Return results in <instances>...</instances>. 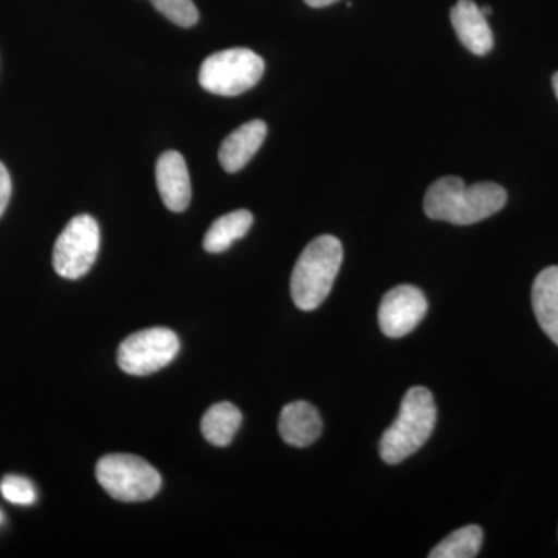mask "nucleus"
Masks as SVG:
<instances>
[{
    "instance_id": "nucleus-22",
    "label": "nucleus",
    "mask_w": 558,
    "mask_h": 558,
    "mask_svg": "<svg viewBox=\"0 0 558 558\" xmlns=\"http://www.w3.org/2000/svg\"><path fill=\"white\" fill-rule=\"evenodd\" d=\"M481 11H483L484 16H488V14L492 13L490 7H484V9H481Z\"/></svg>"
},
{
    "instance_id": "nucleus-20",
    "label": "nucleus",
    "mask_w": 558,
    "mask_h": 558,
    "mask_svg": "<svg viewBox=\"0 0 558 558\" xmlns=\"http://www.w3.org/2000/svg\"><path fill=\"white\" fill-rule=\"evenodd\" d=\"M310 7L314 9H322V7L332 5V3L339 2V0H304Z\"/></svg>"
},
{
    "instance_id": "nucleus-16",
    "label": "nucleus",
    "mask_w": 558,
    "mask_h": 558,
    "mask_svg": "<svg viewBox=\"0 0 558 558\" xmlns=\"http://www.w3.org/2000/svg\"><path fill=\"white\" fill-rule=\"evenodd\" d=\"M483 529L470 524L451 532L428 554L429 558H473L478 556L483 546Z\"/></svg>"
},
{
    "instance_id": "nucleus-11",
    "label": "nucleus",
    "mask_w": 558,
    "mask_h": 558,
    "mask_svg": "<svg viewBox=\"0 0 558 558\" xmlns=\"http://www.w3.org/2000/svg\"><path fill=\"white\" fill-rule=\"evenodd\" d=\"M323 432V421L318 410L310 402L299 400L289 403L279 416V435L289 446H311L319 438Z\"/></svg>"
},
{
    "instance_id": "nucleus-1",
    "label": "nucleus",
    "mask_w": 558,
    "mask_h": 558,
    "mask_svg": "<svg viewBox=\"0 0 558 558\" xmlns=\"http://www.w3.org/2000/svg\"><path fill=\"white\" fill-rule=\"evenodd\" d=\"M506 202L508 193L498 183L480 182L468 186L464 180L449 175L429 186L424 209L429 219L453 226H472L497 215Z\"/></svg>"
},
{
    "instance_id": "nucleus-13",
    "label": "nucleus",
    "mask_w": 558,
    "mask_h": 558,
    "mask_svg": "<svg viewBox=\"0 0 558 558\" xmlns=\"http://www.w3.org/2000/svg\"><path fill=\"white\" fill-rule=\"evenodd\" d=\"M532 307L543 332L558 347V266L539 271L535 278Z\"/></svg>"
},
{
    "instance_id": "nucleus-10",
    "label": "nucleus",
    "mask_w": 558,
    "mask_h": 558,
    "mask_svg": "<svg viewBox=\"0 0 558 558\" xmlns=\"http://www.w3.org/2000/svg\"><path fill=\"white\" fill-rule=\"evenodd\" d=\"M451 24L459 40L472 53L484 57L494 49V35L488 27L486 16L473 0H458L451 9Z\"/></svg>"
},
{
    "instance_id": "nucleus-4",
    "label": "nucleus",
    "mask_w": 558,
    "mask_h": 558,
    "mask_svg": "<svg viewBox=\"0 0 558 558\" xmlns=\"http://www.w3.org/2000/svg\"><path fill=\"white\" fill-rule=\"evenodd\" d=\"M97 480L110 497L123 502L146 501L156 497L161 487L160 473L149 462L126 453L101 458Z\"/></svg>"
},
{
    "instance_id": "nucleus-15",
    "label": "nucleus",
    "mask_w": 558,
    "mask_h": 558,
    "mask_svg": "<svg viewBox=\"0 0 558 558\" xmlns=\"http://www.w3.org/2000/svg\"><path fill=\"white\" fill-rule=\"evenodd\" d=\"M242 424V413L238 407L230 402H220L202 417V435L209 444L216 447H226L231 444Z\"/></svg>"
},
{
    "instance_id": "nucleus-17",
    "label": "nucleus",
    "mask_w": 558,
    "mask_h": 558,
    "mask_svg": "<svg viewBox=\"0 0 558 558\" xmlns=\"http://www.w3.org/2000/svg\"><path fill=\"white\" fill-rule=\"evenodd\" d=\"M150 3L179 27L190 28L199 21V10L193 0H150Z\"/></svg>"
},
{
    "instance_id": "nucleus-9",
    "label": "nucleus",
    "mask_w": 558,
    "mask_h": 558,
    "mask_svg": "<svg viewBox=\"0 0 558 558\" xmlns=\"http://www.w3.org/2000/svg\"><path fill=\"white\" fill-rule=\"evenodd\" d=\"M157 189L168 209L182 213L191 202V180L186 161L178 150L161 154L156 168Z\"/></svg>"
},
{
    "instance_id": "nucleus-21",
    "label": "nucleus",
    "mask_w": 558,
    "mask_h": 558,
    "mask_svg": "<svg viewBox=\"0 0 558 558\" xmlns=\"http://www.w3.org/2000/svg\"><path fill=\"white\" fill-rule=\"evenodd\" d=\"M553 86H554V92H556V95H557V98H558V72L554 73Z\"/></svg>"
},
{
    "instance_id": "nucleus-2",
    "label": "nucleus",
    "mask_w": 558,
    "mask_h": 558,
    "mask_svg": "<svg viewBox=\"0 0 558 558\" xmlns=\"http://www.w3.org/2000/svg\"><path fill=\"white\" fill-rule=\"evenodd\" d=\"M343 263V245L337 238L319 236L303 250L290 279L293 303L301 311L317 310L328 299Z\"/></svg>"
},
{
    "instance_id": "nucleus-19",
    "label": "nucleus",
    "mask_w": 558,
    "mask_h": 558,
    "mask_svg": "<svg viewBox=\"0 0 558 558\" xmlns=\"http://www.w3.org/2000/svg\"><path fill=\"white\" fill-rule=\"evenodd\" d=\"M11 197V178L10 172L7 170L5 165L0 161V218L9 207Z\"/></svg>"
},
{
    "instance_id": "nucleus-14",
    "label": "nucleus",
    "mask_w": 558,
    "mask_h": 558,
    "mask_svg": "<svg viewBox=\"0 0 558 558\" xmlns=\"http://www.w3.org/2000/svg\"><path fill=\"white\" fill-rule=\"evenodd\" d=\"M253 223L252 213L247 209H238L229 215L220 216L209 227L204 238V248L208 253H222L229 250L233 242L241 240L248 233Z\"/></svg>"
},
{
    "instance_id": "nucleus-8",
    "label": "nucleus",
    "mask_w": 558,
    "mask_h": 558,
    "mask_svg": "<svg viewBox=\"0 0 558 558\" xmlns=\"http://www.w3.org/2000/svg\"><path fill=\"white\" fill-rule=\"evenodd\" d=\"M428 303L421 289L403 284L389 290L379 307L381 332L389 339H402L416 329L427 314Z\"/></svg>"
},
{
    "instance_id": "nucleus-23",
    "label": "nucleus",
    "mask_w": 558,
    "mask_h": 558,
    "mask_svg": "<svg viewBox=\"0 0 558 558\" xmlns=\"http://www.w3.org/2000/svg\"><path fill=\"white\" fill-rule=\"evenodd\" d=\"M0 520H2V513H0Z\"/></svg>"
},
{
    "instance_id": "nucleus-7",
    "label": "nucleus",
    "mask_w": 558,
    "mask_h": 558,
    "mask_svg": "<svg viewBox=\"0 0 558 558\" xmlns=\"http://www.w3.org/2000/svg\"><path fill=\"white\" fill-rule=\"evenodd\" d=\"M179 337L168 328L132 333L119 348V366L131 376H149L170 365L179 354Z\"/></svg>"
},
{
    "instance_id": "nucleus-6",
    "label": "nucleus",
    "mask_w": 558,
    "mask_h": 558,
    "mask_svg": "<svg viewBox=\"0 0 558 558\" xmlns=\"http://www.w3.org/2000/svg\"><path fill=\"white\" fill-rule=\"evenodd\" d=\"M100 252V227L89 215H80L68 223L53 248V267L60 277H84Z\"/></svg>"
},
{
    "instance_id": "nucleus-3",
    "label": "nucleus",
    "mask_w": 558,
    "mask_h": 558,
    "mask_svg": "<svg viewBox=\"0 0 558 558\" xmlns=\"http://www.w3.org/2000/svg\"><path fill=\"white\" fill-rule=\"evenodd\" d=\"M436 425V405L432 391L424 387L410 388L400 403L399 416L384 433L380 457L387 464H399L416 453Z\"/></svg>"
},
{
    "instance_id": "nucleus-12",
    "label": "nucleus",
    "mask_w": 558,
    "mask_h": 558,
    "mask_svg": "<svg viewBox=\"0 0 558 558\" xmlns=\"http://www.w3.org/2000/svg\"><path fill=\"white\" fill-rule=\"evenodd\" d=\"M267 135V124L253 120L242 124L223 140L219 149V161L227 172L241 171L253 159Z\"/></svg>"
},
{
    "instance_id": "nucleus-5",
    "label": "nucleus",
    "mask_w": 558,
    "mask_h": 558,
    "mask_svg": "<svg viewBox=\"0 0 558 558\" xmlns=\"http://www.w3.org/2000/svg\"><path fill=\"white\" fill-rule=\"evenodd\" d=\"M264 61L248 49H230L211 54L202 64L199 83L209 94L236 97L263 78Z\"/></svg>"
},
{
    "instance_id": "nucleus-18",
    "label": "nucleus",
    "mask_w": 558,
    "mask_h": 558,
    "mask_svg": "<svg viewBox=\"0 0 558 558\" xmlns=\"http://www.w3.org/2000/svg\"><path fill=\"white\" fill-rule=\"evenodd\" d=\"M0 494L13 505L31 506L36 501L35 486L24 476H5L0 483Z\"/></svg>"
}]
</instances>
